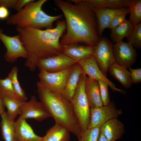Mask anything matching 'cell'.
I'll use <instances>...</instances> for the list:
<instances>
[{"mask_svg":"<svg viewBox=\"0 0 141 141\" xmlns=\"http://www.w3.org/2000/svg\"><path fill=\"white\" fill-rule=\"evenodd\" d=\"M54 2L66 19L67 31L62 37L60 44L83 43L95 47L100 38L93 8L87 0Z\"/></svg>","mask_w":141,"mask_h":141,"instance_id":"6da1fadb","label":"cell"},{"mask_svg":"<svg viewBox=\"0 0 141 141\" xmlns=\"http://www.w3.org/2000/svg\"><path fill=\"white\" fill-rule=\"evenodd\" d=\"M98 81L100 95L103 105H107L111 102L108 89L109 86L107 83L103 81L99 80Z\"/></svg>","mask_w":141,"mask_h":141,"instance_id":"f546056e","label":"cell"},{"mask_svg":"<svg viewBox=\"0 0 141 141\" xmlns=\"http://www.w3.org/2000/svg\"><path fill=\"white\" fill-rule=\"evenodd\" d=\"M72 66L56 72L40 70L38 75L39 82L50 91L63 96L66 83Z\"/></svg>","mask_w":141,"mask_h":141,"instance_id":"8992f818","label":"cell"},{"mask_svg":"<svg viewBox=\"0 0 141 141\" xmlns=\"http://www.w3.org/2000/svg\"><path fill=\"white\" fill-rule=\"evenodd\" d=\"M18 69L16 66L13 67L8 74L16 96L19 100L26 101L27 97L24 90L21 88L17 78Z\"/></svg>","mask_w":141,"mask_h":141,"instance_id":"484cf974","label":"cell"},{"mask_svg":"<svg viewBox=\"0 0 141 141\" xmlns=\"http://www.w3.org/2000/svg\"><path fill=\"white\" fill-rule=\"evenodd\" d=\"M70 131L65 127L55 124L47 131L43 141H70Z\"/></svg>","mask_w":141,"mask_h":141,"instance_id":"ffe728a7","label":"cell"},{"mask_svg":"<svg viewBox=\"0 0 141 141\" xmlns=\"http://www.w3.org/2000/svg\"><path fill=\"white\" fill-rule=\"evenodd\" d=\"M85 90L90 108L103 105L97 80L87 77L85 83Z\"/></svg>","mask_w":141,"mask_h":141,"instance_id":"ac0fdd59","label":"cell"},{"mask_svg":"<svg viewBox=\"0 0 141 141\" xmlns=\"http://www.w3.org/2000/svg\"><path fill=\"white\" fill-rule=\"evenodd\" d=\"M2 137L4 141H15L14 122L8 117L5 111L1 115Z\"/></svg>","mask_w":141,"mask_h":141,"instance_id":"603a6c76","label":"cell"},{"mask_svg":"<svg viewBox=\"0 0 141 141\" xmlns=\"http://www.w3.org/2000/svg\"><path fill=\"white\" fill-rule=\"evenodd\" d=\"M113 43L102 37L94 47V56L100 69L106 76L110 67L115 63L113 52Z\"/></svg>","mask_w":141,"mask_h":141,"instance_id":"ba28073f","label":"cell"},{"mask_svg":"<svg viewBox=\"0 0 141 141\" xmlns=\"http://www.w3.org/2000/svg\"><path fill=\"white\" fill-rule=\"evenodd\" d=\"M0 96L1 97H5L19 100L11 81L8 77L4 79H0Z\"/></svg>","mask_w":141,"mask_h":141,"instance_id":"4316f807","label":"cell"},{"mask_svg":"<svg viewBox=\"0 0 141 141\" xmlns=\"http://www.w3.org/2000/svg\"><path fill=\"white\" fill-rule=\"evenodd\" d=\"M78 62L62 53L39 60L37 67L39 70L50 73L62 71L70 68Z\"/></svg>","mask_w":141,"mask_h":141,"instance_id":"8fae6325","label":"cell"},{"mask_svg":"<svg viewBox=\"0 0 141 141\" xmlns=\"http://www.w3.org/2000/svg\"><path fill=\"white\" fill-rule=\"evenodd\" d=\"M87 77L83 72L80 77L71 102L79 121L82 133L88 128L90 119V107L85 90Z\"/></svg>","mask_w":141,"mask_h":141,"instance_id":"5b68a950","label":"cell"},{"mask_svg":"<svg viewBox=\"0 0 141 141\" xmlns=\"http://www.w3.org/2000/svg\"></svg>","mask_w":141,"mask_h":141,"instance_id":"f35d334b","label":"cell"},{"mask_svg":"<svg viewBox=\"0 0 141 141\" xmlns=\"http://www.w3.org/2000/svg\"><path fill=\"white\" fill-rule=\"evenodd\" d=\"M4 106L7 108V115L9 118L14 121L15 118L20 114L21 107L25 101L5 97H1Z\"/></svg>","mask_w":141,"mask_h":141,"instance_id":"cb8c5ba5","label":"cell"},{"mask_svg":"<svg viewBox=\"0 0 141 141\" xmlns=\"http://www.w3.org/2000/svg\"><path fill=\"white\" fill-rule=\"evenodd\" d=\"M17 0H0V6L7 8H14Z\"/></svg>","mask_w":141,"mask_h":141,"instance_id":"836d02e7","label":"cell"},{"mask_svg":"<svg viewBox=\"0 0 141 141\" xmlns=\"http://www.w3.org/2000/svg\"><path fill=\"white\" fill-rule=\"evenodd\" d=\"M10 12L8 8L0 6V20L6 19L9 16Z\"/></svg>","mask_w":141,"mask_h":141,"instance_id":"e575fe53","label":"cell"},{"mask_svg":"<svg viewBox=\"0 0 141 141\" xmlns=\"http://www.w3.org/2000/svg\"><path fill=\"white\" fill-rule=\"evenodd\" d=\"M130 73L132 84H138L141 82V68L129 69Z\"/></svg>","mask_w":141,"mask_h":141,"instance_id":"d6a6232c","label":"cell"},{"mask_svg":"<svg viewBox=\"0 0 141 141\" xmlns=\"http://www.w3.org/2000/svg\"><path fill=\"white\" fill-rule=\"evenodd\" d=\"M35 0L27 3L22 9L6 20L8 25H16L21 27L29 26L34 28H53V23L61 19L63 15L51 16L45 13L42 7L46 0Z\"/></svg>","mask_w":141,"mask_h":141,"instance_id":"277c9868","label":"cell"},{"mask_svg":"<svg viewBox=\"0 0 141 141\" xmlns=\"http://www.w3.org/2000/svg\"><path fill=\"white\" fill-rule=\"evenodd\" d=\"M97 141H110L108 140L102 134L100 133Z\"/></svg>","mask_w":141,"mask_h":141,"instance_id":"74e56055","label":"cell"},{"mask_svg":"<svg viewBox=\"0 0 141 141\" xmlns=\"http://www.w3.org/2000/svg\"><path fill=\"white\" fill-rule=\"evenodd\" d=\"M61 53L78 62L94 56V47L79 44L61 45Z\"/></svg>","mask_w":141,"mask_h":141,"instance_id":"9a60e30c","label":"cell"},{"mask_svg":"<svg viewBox=\"0 0 141 141\" xmlns=\"http://www.w3.org/2000/svg\"><path fill=\"white\" fill-rule=\"evenodd\" d=\"M127 38L128 42L130 43L134 48L139 49L141 48V22L134 27L132 32Z\"/></svg>","mask_w":141,"mask_h":141,"instance_id":"83f0119b","label":"cell"},{"mask_svg":"<svg viewBox=\"0 0 141 141\" xmlns=\"http://www.w3.org/2000/svg\"><path fill=\"white\" fill-rule=\"evenodd\" d=\"M97 24L99 36L101 37L104 30L108 28L113 19L115 16L123 13H129L128 8L118 9L108 8H93Z\"/></svg>","mask_w":141,"mask_h":141,"instance_id":"5bb4252c","label":"cell"},{"mask_svg":"<svg viewBox=\"0 0 141 141\" xmlns=\"http://www.w3.org/2000/svg\"><path fill=\"white\" fill-rule=\"evenodd\" d=\"M129 11V20L134 27L141 21V0H128L127 6Z\"/></svg>","mask_w":141,"mask_h":141,"instance_id":"d4e9b609","label":"cell"},{"mask_svg":"<svg viewBox=\"0 0 141 141\" xmlns=\"http://www.w3.org/2000/svg\"><path fill=\"white\" fill-rule=\"evenodd\" d=\"M66 28L64 20H58L55 28L45 30L29 26L16 27L20 38L28 54L25 66L33 72L40 60L62 53L60 39Z\"/></svg>","mask_w":141,"mask_h":141,"instance_id":"7a4b0ae2","label":"cell"},{"mask_svg":"<svg viewBox=\"0 0 141 141\" xmlns=\"http://www.w3.org/2000/svg\"><path fill=\"white\" fill-rule=\"evenodd\" d=\"M15 141H43L36 135L26 120L20 117L14 122Z\"/></svg>","mask_w":141,"mask_h":141,"instance_id":"2e32d148","label":"cell"},{"mask_svg":"<svg viewBox=\"0 0 141 141\" xmlns=\"http://www.w3.org/2000/svg\"><path fill=\"white\" fill-rule=\"evenodd\" d=\"M133 28L130 20H126L119 25L111 29L110 37L112 42L115 44L122 41L125 37H127L129 36Z\"/></svg>","mask_w":141,"mask_h":141,"instance_id":"7402d4cb","label":"cell"},{"mask_svg":"<svg viewBox=\"0 0 141 141\" xmlns=\"http://www.w3.org/2000/svg\"><path fill=\"white\" fill-rule=\"evenodd\" d=\"M121 109H117L114 102L107 105L90 108V119L88 128L99 127L105 122L116 118L122 114Z\"/></svg>","mask_w":141,"mask_h":141,"instance_id":"9c48e42d","label":"cell"},{"mask_svg":"<svg viewBox=\"0 0 141 141\" xmlns=\"http://www.w3.org/2000/svg\"><path fill=\"white\" fill-rule=\"evenodd\" d=\"M37 86L40 102L55 124L67 128L79 139L81 130L71 102L63 96L50 91L39 81L37 82Z\"/></svg>","mask_w":141,"mask_h":141,"instance_id":"3957f363","label":"cell"},{"mask_svg":"<svg viewBox=\"0 0 141 141\" xmlns=\"http://www.w3.org/2000/svg\"><path fill=\"white\" fill-rule=\"evenodd\" d=\"M83 73L82 68L78 63L72 66L66 83L63 95L66 99L71 102Z\"/></svg>","mask_w":141,"mask_h":141,"instance_id":"d6986e66","label":"cell"},{"mask_svg":"<svg viewBox=\"0 0 141 141\" xmlns=\"http://www.w3.org/2000/svg\"><path fill=\"white\" fill-rule=\"evenodd\" d=\"M128 0H104V8L118 9L127 7Z\"/></svg>","mask_w":141,"mask_h":141,"instance_id":"4dcf8cb0","label":"cell"},{"mask_svg":"<svg viewBox=\"0 0 141 141\" xmlns=\"http://www.w3.org/2000/svg\"><path fill=\"white\" fill-rule=\"evenodd\" d=\"M113 50L115 62L127 69L131 68L137 57L136 51L132 44L122 41L113 45Z\"/></svg>","mask_w":141,"mask_h":141,"instance_id":"30bf717a","label":"cell"},{"mask_svg":"<svg viewBox=\"0 0 141 141\" xmlns=\"http://www.w3.org/2000/svg\"><path fill=\"white\" fill-rule=\"evenodd\" d=\"M99 128L100 133L110 141L119 140L125 132L124 124L117 118L106 122L101 125Z\"/></svg>","mask_w":141,"mask_h":141,"instance_id":"e0dca14e","label":"cell"},{"mask_svg":"<svg viewBox=\"0 0 141 141\" xmlns=\"http://www.w3.org/2000/svg\"><path fill=\"white\" fill-rule=\"evenodd\" d=\"M100 133L99 127L87 128L81 133L78 141H97Z\"/></svg>","mask_w":141,"mask_h":141,"instance_id":"f1b7e54d","label":"cell"},{"mask_svg":"<svg viewBox=\"0 0 141 141\" xmlns=\"http://www.w3.org/2000/svg\"><path fill=\"white\" fill-rule=\"evenodd\" d=\"M127 14V13H123L115 17L111 21L107 28L111 30L125 22L127 20L126 16Z\"/></svg>","mask_w":141,"mask_h":141,"instance_id":"1f68e13d","label":"cell"},{"mask_svg":"<svg viewBox=\"0 0 141 141\" xmlns=\"http://www.w3.org/2000/svg\"><path fill=\"white\" fill-rule=\"evenodd\" d=\"M0 39L6 49L7 51L4 56L7 61L13 63L19 58H27L28 53L18 34L13 36L6 35L0 28Z\"/></svg>","mask_w":141,"mask_h":141,"instance_id":"52a82bcc","label":"cell"},{"mask_svg":"<svg viewBox=\"0 0 141 141\" xmlns=\"http://www.w3.org/2000/svg\"><path fill=\"white\" fill-rule=\"evenodd\" d=\"M34 0H17L14 9L17 11L23 9L28 3Z\"/></svg>","mask_w":141,"mask_h":141,"instance_id":"d590c367","label":"cell"},{"mask_svg":"<svg viewBox=\"0 0 141 141\" xmlns=\"http://www.w3.org/2000/svg\"><path fill=\"white\" fill-rule=\"evenodd\" d=\"M4 106L3 103L2 99L0 96V115L3 113L5 111Z\"/></svg>","mask_w":141,"mask_h":141,"instance_id":"8d00e7d4","label":"cell"},{"mask_svg":"<svg viewBox=\"0 0 141 141\" xmlns=\"http://www.w3.org/2000/svg\"><path fill=\"white\" fill-rule=\"evenodd\" d=\"M51 117L42 103L38 101L35 96H32L29 101L24 102L19 117L25 120L32 119L41 121Z\"/></svg>","mask_w":141,"mask_h":141,"instance_id":"4fadbf2b","label":"cell"},{"mask_svg":"<svg viewBox=\"0 0 141 141\" xmlns=\"http://www.w3.org/2000/svg\"><path fill=\"white\" fill-rule=\"evenodd\" d=\"M78 63L82 68L84 73L86 75L97 81L101 80L107 83L114 92L116 91L124 94L126 92L116 88L115 85L101 70L94 56L79 61Z\"/></svg>","mask_w":141,"mask_h":141,"instance_id":"7c38bea8","label":"cell"},{"mask_svg":"<svg viewBox=\"0 0 141 141\" xmlns=\"http://www.w3.org/2000/svg\"><path fill=\"white\" fill-rule=\"evenodd\" d=\"M108 71L125 88L128 89L131 87L132 84L130 73L127 69L115 62L110 67Z\"/></svg>","mask_w":141,"mask_h":141,"instance_id":"44dd1931","label":"cell"}]
</instances>
